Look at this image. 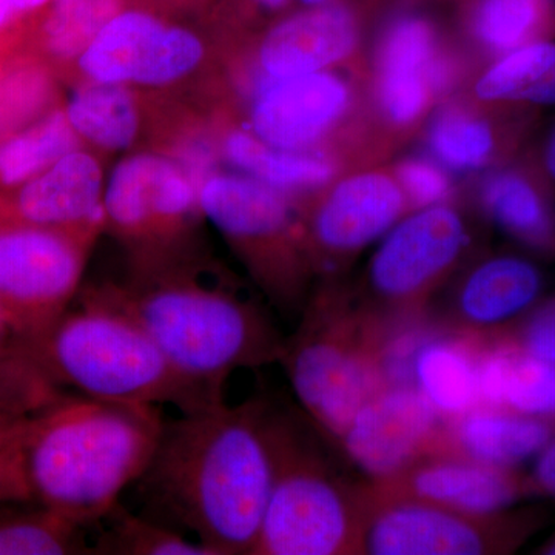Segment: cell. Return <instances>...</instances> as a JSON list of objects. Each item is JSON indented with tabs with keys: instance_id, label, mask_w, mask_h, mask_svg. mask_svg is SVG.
Instances as JSON below:
<instances>
[{
	"instance_id": "cell-1",
	"label": "cell",
	"mask_w": 555,
	"mask_h": 555,
	"mask_svg": "<svg viewBox=\"0 0 555 555\" xmlns=\"http://www.w3.org/2000/svg\"><path fill=\"white\" fill-rule=\"evenodd\" d=\"M272 403L225 401L164 420L134 481L144 516L214 555H254L273 485Z\"/></svg>"
},
{
	"instance_id": "cell-2",
	"label": "cell",
	"mask_w": 555,
	"mask_h": 555,
	"mask_svg": "<svg viewBox=\"0 0 555 555\" xmlns=\"http://www.w3.org/2000/svg\"><path fill=\"white\" fill-rule=\"evenodd\" d=\"M207 254L130 268L120 283L80 288L78 297L133 320L170 363L214 396L241 369L280 363L284 337L264 306Z\"/></svg>"
},
{
	"instance_id": "cell-3",
	"label": "cell",
	"mask_w": 555,
	"mask_h": 555,
	"mask_svg": "<svg viewBox=\"0 0 555 555\" xmlns=\"http://www.w3.org/2000/svg\"><path fill=\"white\" fill-rule=\"evenodd\" d=\"M75 301L39 334L14 335L54 386L105 403L170 404L181 414L224 401L185 378L129 317L86 298Z\"/></svg>"
},
{
	"instance_id": "cell-4",
	"label": "cell",
	"mask_w": 555,
	"mask_h": 555,
	"mask_svg": "<svg viewBox=\"0 0 555 555\" xmlns=\"http://www.w3.org/2000/svg\"><path fill=\"white\" fill-rule=\"evenodd\" d=\"M273 485L254 555L361 554L369 503L347 485L292 412L270 414Z\"/></svg>"
},
{
	"instance_id": "cell-5",
	"label": "cell",
	"mask_w": 555,
	"mask_h": 555,
	"mask_svg": "<svg viewBox=\"0 0 555 555\" xmlns=\"http://www.w3.org/2000/svg\"><path fill=\"white\" fill-rule=\"evenodd\" d=\"M379 337L382 327L334 280L312 292L297 331L284 338L280 364L292 389L313 425L335 441L387 386Z\"/></svg>"
},
{
	"instance_id": "cell-6",
	"label": "cell",
	"mask_w": 555,
	"mask_h": 555,
	"mask_svg": "<svg viewBox=\"0 0 555 555\" xmlns=\"http://www.w3.org/2000/svg\"><path fill=\"white\" fill-rule=\"evenodd\" d=\"M199 206L269 305L299 318L317 273L295 196L248 175L211 171L201 181Z\"/></svg>"
},
{
	"instance_id": "cell-7",
	"label": "cell",
	"mask_w": 555,
	"mask_h": 555,
	"mask_svg": "<svg viewBox=\"0 0 555 555\" xmlns=\"http://www.w3.org/2000/svg\"><path fill=\"white\" fill-rule=\"evenodd\" d=\"M473 247V229L449 203L412 210L397 222L372 255L363 284L353 292L357 308L379 324L429 315Z\"/></svg>"
},
{
	"instance_id": "cell-8",
	"label": "cell",
	"mask_w": 555,
	"mask_h": 555,
	"mask_svg": "<svg viewBox=\"0 0 555 555\" xmlns=\"http://www.w3.org/2000/svg\"><path fill=\"white\" fill-rule=\"evenodd\" d=\"M105 228L129 250L130 268L203 251L199 182L173 156L138 152L112 171L104 192Z\"/></svg>"
},
{
	"instance_id": "cell-9",
	"label": "cell",
	"mask_w": 555,
	"mask_h": 555,
	"mask_svg": "<svg viewBox=\"0 0 555 555\" xmlns=\"http://www.w3.org/2000/svg\"><path fill=\"white\" fill-rule=\"evenodd\" d=\"M207 60V40L177 14L130 2L83 51L72 80L164 90L195 76Z\"/></svg>"
},
{
	"instance_id": "cell-10",
	"label": "cell",
	"mask_w": 555,
	"mask_h": 555,
	"mask_svg": "<svg viewBox=\"0 0 555 555\" xmlns=\"http://www.w3.org/2000/svg\"><path fill=\"white\" fill-rule=\"evenodd\" d=\"M93 244L60 230L0 225V317L11 334H39L75 302Z\"/></svg>"
},
{
	"instance_id": "cell-11",
	"label": "cell",
	"mask_w": 555,
	"mask_h": 555,
	"mask_svg": "<svg viewBox=\"0 0 555 555\" xmlns=\"http://www.w3.org/2000/svg\"><path fill=\"white\" fill-rule=\"evenodd\" d=\"M299 203L317 278L337 280L358 255L411 214L392 169L377 167L334 179Z\"/></svg>"
},
{
	"instance_id": "cell-12",
	"label": "cell",
	"mask_w": 555,
	"mask_h": 555,
	"mask_svg": "<svg viewBox=\"0 0 555 555\" xmlns=\"http://www.w3.org/2000/svg\"><path fill=\"white\" fill-rule=\"evenodd\" d=\"M361 554L483 555L503 553L516 540V524L500 514L477 516L412 499L369 494Z\"/></svg>"
},
{
	"instance_id": "cell-13",
	"label": "cell",
	"mask_w": 555,
	"mask_h": 555,
	"mask_svg": "<svg viewBox=\"0 0 555 555\" xmlns=\"http://www.w3.org/2000/svg\"><path fill=\"white\" fill-rule=\"evenodd\" d=\"M460 75V61L429 17L398 14L375 49L372 100L393 118H416L451 93Z\"/></svg>"
},
{
	"instance_id": "cell-14",
	"label": "cell",
	"mask_w": 555,
	"mask_h": 555,
	"mask_svg": "<svg viewBox=\"0 0 555 555\" xmlns=\"http://www.w3.org/2000/svg\"><path fill=\"white\" fill-rule=\"evenodd\" d=\"M443 426L412 383L387 385L357 412L337 443L369 481H382L440 452Z\"/></svg>"
},
{
	"instance_id": "cell-15",
	"label": "cell",
	"mask_w": 555,
	"mask_h": 555,
	"mask_svg": "<svg viewBox=\"0 0 555 555\" xmlns=\"http://www.w3.org/2000/svg\"><path fill=\"white\" fill-rule=\"evenodd\" d=\"M248 124L255 137L288 152H323L356 108L357 90L334 69L261 78L250 90Z\"/></svg>"
},
{
	"instance_id": "cell-16",
	"label": "cell",
	"mask_w": 555,
	"mask_h": 555,
	"mask_svg": "<svg viewBox=\"0 0 555 555\" xmlns=\"http://www.w3.org/2000/svg\"><path fill=\"white\" fill-rule=\"evenodd\" d=\"M104 171L82 147L20 188L0 192V225L60 230L94 241L104 232Z\"/></svg>"
},
{
	"instance_id": "cell-17",
	"label": "cell",
	"mask_w": 555,
	"mask_h": 555,
	"mask_svg": "<svg viewBox=\"0 0 555 555\" xmlns=\"http://www.w3.org/2000/svg\"><path fill=\"white\" fill-rule=\"evenodd\" d=\"M361 31L360 13L346 0L283 14L255 43L254 75L284 79L337 68L356 57Z\"/></svg>"
},
{
	"instance_id": "cell-18",
	"label": "cell",
	"mask_w": 555,
	"mask_h": 555,
	"mask_svg": "<svg viewBox=\"0 0 555 555\" xmlns=\"http://www.w3.org/2000/svg\"><path fill=\"white\" fill-rule=\"evenodd\" d=\"M364 486L377 499L420 500L477 516L503 513L525 491L509 467L455 454L427 455L396 477Z\"/></svg>"
},
{
	"instance_id": "cell-19",
	"label": "cell",
	"mask_w": 555,
	"mask_h": 555,
	"mask_svg": "<svg viewBox=\"0 0 555 555\" xmlns=\"http://www.w3.org/2000/svg\"><path fill=\"white\" fill-rule=\"evenodd\" d=\"M540 291L542 276L532 262L511 255L486 258L459 276L443 308L429 317L444 331L494 337L531 308Z\"/></svg>"
},
{
	"instance_id": "cell-20",
	"label": "cell",
	"mask_w": 555,
	"mask_h": 555,
	"mask_svg": "<svg viewBox=\"0 0 555 555\" xmlns=\"http://www.w3.org/2000/svg\"><path fill=\"white\" fill-rule=\"evenodd\" d=\"M551 426L537 416L507 409L478 406L454 420H444L438 454H455L509 467L539 454L551 441Z\"/></svg>"
},
{
	"instance_id": "cell-21",
	"label": "cell",
	"mask_w": 555,
	"mask_h": 555,
	"mask_svg": "<svg viewBox=\"0 0 555 555\" xmlns=\"http://www.w3.org/2000/svg\"><path fill=\"white\" fill-rule=\"evenodd\" d=\"M481 406L555 416V364L526 352L503 335L485 337L478 357Z\"/></svg>"
},
{
	"instance_id": "cell-22",
	"label": "cell",
	"mask_w": 555,
	"mask_h": 555,
	"mask_svg": "<svg viewBox=\"0 0 555 555\" xmlns=\"http://www.w3.org/2000/svg\"><path fill=\"white\" fill-rule=\"evenodd\" d=\"M485 337L436 328L416 350L412 385L441 418L454 420L481 406L478 357Z\"/></svg>"
},
{
	"instance_id": "cell-23",
	"label": "cell",
	"mask_w": 555,
	"mask_h": 555,
	"mask_svg": "<svg viewBox=\"0 0 555 555\" xmlns=\"http://www.w3.org/2000/svg\"><path fill=\"white\" fill-rule=\"evenodd\" d=\"M219 153L244 175L292 196L315 195L334 181L339 170V160L331 153L275 149L240 127H232L222 134Z\"/></svg>"
},
{
	"instance_id": "cell-24",
	"label": "cell",
	"mask_w": 555,
	"mask_h": 555,
	"mask_svg": "<svg viewBox=\"0 0 555 555\" xmlns=\"http://www.w3.org/2000/svg\"><path fill=\"white\" fill-rule=\"evenodd\" d=\"M65 113L80 141L100 152L130 150L147 127L141 91L124 83H76Z\"/></svg>"
},
{
	"instance_id": "cell-25",
	"label": "cell",
	"mask_w": 555,
	"mask_h": 555,
	"mask_svg": "<svg viewBox=\"0 0 555 555\" xmlns=\"http://www.w3.org/2000/svg\"><path fill=\"white\" fill-rule=\"evenodd\" d=\"M61 82L56 68L31 47L0 51V137L64 105Z\"/></svg>"
},
{
	"instance_id": "cell-26",
	"label": "cell",
	"mask_w": 555,
	"mask_h": 555,
	"mask_svg": "<svg viewBox=\"0 0 555 555\" xmlns=\"http://www.w3.org/2000/svg\"><path fill=\"white\" fill-rule=\"evenodd\" d=\"M129 3L130 0H53L27 46L46 57L62 80H72L83 51Z\"/></svg>"
},
{
	"instance_id": "cell-27",
	"label": "cell",
	"mask_w": 555,
	"mask_h": 555,
	"mask_svg": "<svg viewBox=\"0 0 555 555\" xmlns=\"http://www.w3.org/2000/svg\"><path fill=\"white\" fill-rule=\"evenodd\" d=\"M480 102L555 104V42H531L509 51L474 86Z\"/></svg>"
},
{
	"instance_id": "cell-28",
	"label": "cell",
	"mask_w": 555,
	"mask_h": 555,
	"mask_svg": "<svg viewBox=\"0 0 555 555\" xmlns=\"http://www.w3.org/2000/svg\"><path fill=\"white\" fill-rule=\"evenodd\" d=\"M80 147L82 141L69 124L65 105L25 129L0 137V192L20 188Z\"/></svg>"
},
{
	"instance_id": "cell-29",
	"label": "cell",
	"mask_w": 555,
	"mask_h": 555,
	"mask_svg": "<svg viewBox=\"0 0 555 555\" xmlns=\"http://www.w3.org/2000/svg\"><path fill=\"white\" fill-rule=\"evenodd\" d=\"M93 554L87 526L31 503H0V555Z\"/></svg>"
},
{
	"instance_id": "cell-30",
	"label": "cell",
	"mask_w": 555,
	"mask_h": 555,
	"mask_svg": "<svg viewBox=\"0 0 555 555\" xmlns=\"http://www.w3.org/2000/svg\"><path fill=\"white\" fill-rule=\"evenodd\" d=\"M426 139L441 166L459 173L483 169L496 153L494 126L469 102L441 107L430 120Z\"/></svg>"
},
{
	"instance_id": "cell-31",
	"label": "cell",
	"mask_w": 555,
	"mask_h": 555,
	"mask_svg": "<svg viewBox=\"0 0 555 555\" xmlns=\"http://www.w3.org/2000/svg\"><path fill=\"white\" fill-rule=\"evenodd\" d=\"M481 208L500 229L514 238L545 246L553 238L554 221L545 199L528 178L502 171L480 188Z\"/></svg>"
},
{
	"instance_id": "cell-32",
	"label": "cell",
	"mask_w": 555,
	"mask_h": 555,
	"mask_svg": "<svg viewBox=\"0 0 555 555\" xmlns=\"http://www.w3.org/2000/svg\"><path fill=\"white\" fill-rule=\"evenodd\" d=\"M101 526L93 554L105 555H214L192 537L134 514L118 502L98 521Z\"/></svg>"
},
{
	"instance_id": "cell-33",
	"label": "cell",
	"mask_w": 555,
	"mask_h": 555,
	"mask_svg": "<svg viewBox=\"0 0 555 555\" xmlns=\"http://www.w3.org/2000/svg\"><path fill=\"white\" fill-rule=\"evenodd\" d=\"M545 14L546 0H477L469 33L481 49L506 54L528 43Z\"/></svg>"
},
{
	"instance_id": "cell-34",
	"label": "cell",
	"mask_w": 555,
	"mask_h": 555,
	"mask_svg": "<svg viewBox=\"0 0 555 555\" xmlns=\"http://www.w3.org/2000/svg\"><path fill=\"white\" fill-rule=\"evenodd\" d=\"M65 396L14 335L0 343V416L28 414Z\"/></svg>"
},
{
	"instance_id": "cell-35",
	"label": "cell",
	"mask_w": 555,
	"mask_h": 555,
	"mask_svg": "<svg viewBox=\"0 0 555 555\" xmlns=\"http://www.w3.org/2000/svg\"><path fill=\"white\" fill-rule=\"evenodd\" d=\"M412 210L437 206L451 199L452 182L443 169L425 158H408L393 167Z\"/></svg>"
},
{
	"instance_id": "cell-36",
	"label": "cell",
	"mask_w": 555,
	"mask_h": 555,
	"mask_svg": "<svg viewBox=\"0 0 555 555\" xmlns=\"http://www.w3.org/2000/svg\"><path fill=\"white\" fill-rule=\"evenodd\" d=\"M53 0H0V51L27 46Z\"/></svg>"
},
{
	"instance_id": "cell-37",
	"label": "cell",
	"mask_w": 555,
	"mask_h": 555,
	"mask_svg": "<svg viewBox=\"0 0 555 555\" xmlns=\"http://www.w3.org/2000/svg\"><path fill=\"white\" fill-rule=\"evenodd\" d=\"M526 352L555 364V301L535 310L517 338L511 339Z\"/></svg>"
},
{
	"instance_id": "cell-38",
	"label": "cell",
	"mask_w": 555,
	"mask_h": 555,
	"mask_svg": "<svg viewBox=\"0 0 555 555\" xmlns=\"http://www.w3.org/2000/svg\"><path fill=\"white\" fill-rule=\"evenodd\" d=\"M294 0H221L218 5V20L229 25L272 24L286 14Z\"/></svg>"
},
{
	"instance_id": "cell-39",
	"label": "cell",
	"mask_w": 555,
	"mask_h": 555,
	"mask_svg": "<svg viewBox=\"0 0 555 555\" xmlns=\"http://www.w3.org/2000/svg\"><path fill=\"white\" fill-rule=\"evenodd\" d=\"M0 503H16V489L10 473L5 416H0Z\"/></svg>"
},
{
	"instance_id": "cell-40",
	"label": "cell",
	"mask_w": 555,
	"mask_h": 555,
	"mask_svg": "<svg viewBox=\"0 0 555 555\" xmlns=\"http://www.w3.org/2000/svg\"><path fill=\"white\" fill-rule=\"evenodd\" d=\"M534 481L537 488L555 496V440L543 448L542 455L535 465Z\"/></svg>"
},
{
	"instance_id": "cell-41",
	"label": "cell",
	"mask_w": 555,
	"mask_h": 555,
	"mask_svg": "<svg viewBox=\"0 0 555 555\" xmlns=\"http://www.w3.org/2000/svg\"><path fill=\"white\" fill-rule=\"evenodd\" d=\"M130 2L141 3V5L152 7V9L166 11L170 14H178L207 9L215 0H130Z\"/></svg>"
},
{
	"instance_id": "cell-42",
	"label": "cell",
	"mask_w": 555,
	"mask_h": 555,
	"mask_svg": "<svg viewBox=\"0 0 555 555\" xmlns=\"http://www.w3.org/2000/svg\"><path fill=\"white\" fill-rule=\"evenodd\" d=\"M543 164H545L546 173L555 181V130L547 139L545 152H543Z\"/></svg>"
},
{
	"instance_id": "cell-43",
	"label": "cell",
	"mask_w": 555,
	"mask_h": 555,
	"mask_svg": "<svg viewBox=\"0 0 555 555\" xmlns=\"http://www.w3.org/2000/svg\"><path fill=\"white\" fill-rule=\"evenodd\" d=\"M302 9H309V7L326 5V3L335 2V0H295Z\"/></svg>"
},
{
	"instance_id": "cell-44",
	"label": "cell",
	"mask_w": 555,
	"mask_h": 555,
	"mask_svg": "<svg viewBox=\"0 0 555 555\" xmlns=\"http://www.w3.org/2000/svg\"><path fill=\"white\" fill-rule=\"evenodd\" d=\"M545 553L555 555V543H553L551 546H547Z\"/></svg>"
},
{
	"instance_id": "cell-45",
	"label": "cell",
	"mask_w": 555,
	"mask_h": 555,
	"mask_svg": "<svg viewBox=\"0 0 555 555\" xmlns=\"http://www.w3.org/2000/svg\"><path fill=\"white\" fill-rule=\"evenodd\" d=\"M0 331H10V328L5 326V323H3L2 317H0Z\"/></svg>"
}]
</instances>
